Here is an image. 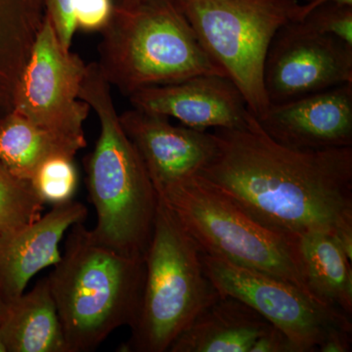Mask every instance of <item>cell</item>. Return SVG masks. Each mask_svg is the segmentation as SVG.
I'll return each instance as SVG.
<instances>
[{"mask_svg":"<svg viewBox=\"0 0 352 352\" xmlns=\"http://www.w3.org/2000/svg\"><path fill=\"white\" fill-rule=\"evenodd\" d=\"M212 132L215 150L198 173L203 179L270 230L331 234L352 256V147L280 144L252 113L240 129Z\"/></svg>","mask_w":352,"mask_h":352,"instance_id":"cell-1","label":"cell"},{"mask_svg":"<svg viewBox=\"0 0 352 352\" xmlns=\"http://www.w3.org/2000/svg\"><path fill=\"white\" fill-rule=\"evenodd\" d=\"M80 98L96 113L100 134L85 161L90 201L96 212L92 239L129 258L145 261L159 196L135 146L120 124L112 87L98 64H87Z\"/></svg>","mask_w":352,"mask_h":352,"instance_id":"cell-2","label":"cell"},{"mask_svg":"<svg viewBox=\"0 0 352 352\" xmlns=\"http://www.w3.org/2000/svg\"><path fill=\"white\" fill-rule=\"evenodd\" d=\"M65 252L47 276L68 352L96 351L122 326L135 321L145 261L95 242L83 222L68 231Z\"/></svg>","mask_w":352,"mask_h":352,"instance_id":"cell-3","label":"cell"},{"mask_svg":"<svg viewBox=\"0 0 352 352\" xmlns=\"http://www.w3.org/2000/svg\"><path fill=\"white\" fill-rule=\"evenodd\" d=\"M99 69L126 96L201 75L224 76L173 0L116 6L101 31Z\"/></svg>","mask_w":352,"mask_h":352,"instance_id":"cell-4","label":"cell"},{"mask_svg":"<svg viewBox=\"0 0 352 352\" xmlns=\"http://www.w3.org/2000/svg\"><path fill=\"white\" fill-rule=\"evenodd\" d=\"M219 296L206 274L195 241L159 197L140 307L122 351H168L176 338Z\"/></svg>","mask_w":352,"mask_h":352,"instance_id":"cell-5","label":"cell"},{"mask_svg":"<svg viewBox=\"0 0 352 352\" xmlns=\"http://www.w3.org/2000/svg\"><path fill=\"white\" fill-rule=\"evenodd\" d=\"M157 193L203 254L279 278L312 296L300 270L298 237L261 226L199 175Z\"/></svg>","mask_w":352,"mask_h":352,"instance_id":"cell-6","label":"cell"},{"mask_svg":"<svg viewBox=\"0 0 352 352\" xmlns=\"http://www.w3.org/2000/svg\"><path fill=\"white\" fill-rule=\"evenodd\" d=\"M201 47L230 78L256 119L270 104L263 85L268 48L278 30L296 21L298 0H173Z\"/></svg>","mask_w":352,"mask_h":352,"instance_id":"cell-7","label":"cell"},{"mask_svg":"<svg viewBox=\"0 0 352 352\" xmlns=\"http://www.w3.org/2000/svg\"><path fill=\"white\" fill-rule=\"evenodd\" d=\"M201 254L206 274L220 295L233 296L256 310L291 340L296 352L317 351L329 333L352 331L351 317L295 285Z\"/></svg>","mask_w":352,"mask_h":352,"instance_id":"cell-8","label":"cell"},{"mask_svg":"<svg viewBox=\"0 0 352 352\" xmlns=\"http://www.w3.org/2000/svg\"><path fill=\"white\" fill-rule=\"evenodd\" d=\"M87 64L67 50L46 16L16 89L14 111L41 129L87 143L91 108L80 98Z\"/></svg>","mask_w":352,"mask_h":352,"instance_id":"cell-9","label":"cell"},{"mask_svg":"<svg viewBox=\"0 0 352 352\" xmlns=\"http://www.w3.org/2000/svg\"><path fill=\"white\" fill-rule=\"evenodd\" d=\"M352 82V45L310 29L302 21L282 25L263 68L270 105Z\"/></svg>","mask_w":352,"mask_h":352,"instance_id":"cell-10","label":"cell"},{"mask_svg":"<svg viewBox=\"0 0 352 352\" xmlns=\"http://www.w3.org/2000/svg\"><path fill=\"white\" fill-rule=\"evenodd\" d=\"M133 108L179 120L198 131L240 129L251 111L235 83L224 76H193L129 95Z\"/></svg>","mask_w":352,"mask_h":352,"instance_id":"cell-11","label":"cell"},{"mask_svg":"<svg viewBox=\"0 0 352 352\" xmlns=\"http://www.w3.org/2000/svg\"><path fill=\"white\" fill-rule=\"evenodd\" d=\"M156 191L198 175L215 150L212 132L175 126L164 116L133 108L120 115Z\"/></svg>","mask_w":352,"mask_h":352,"instance_id":"cell-12","label":"cell"},{"mask_svg":"<svg viewBox=\"0 0 352 352\" xmlns=\"http://www.w3.org/2000/svg\"><path fill=\"white\" fill-rule=\"evenodd\" d=\"M256 120L271 138L295 149L352 147V82L270 105Z\"/></svg>","mask_w":352,"mask_h":352,"instance_id":"cell-13","label":"cell"},{"mask_svg":"<svg viewBox=\"0 0 352 352\" xmlns=\"http://www.w3.org/2000/svg\"><path fill=\"white\" fill-rule=\"evenodd\" d=\"M52 207L34 223L0 237V296L6 305L23 295L38 272L59 263L65 234L87 217V207L74 200Z\"/></svg>","mask_w":352,"mask_h":352,"instance_id":"cell-14","label":"cell"},{"mask_svg":"<svg viewBox=\"0 0 352 352\" xmlns=\"http://www.w3.org/2000/svg\"><path fill=\"white\" fill-rule=\"evenodd\" d=\"M272 324L233 296L220 295L175 340L170 352H250Z\"/></svg>","mask_w":352,"mask_h":352,"instance_id":"cell-15","label":"cell"},{"mask_svg":"<svg viewBox=\"0 0 352 352\" xmlns=\"http://www.w3.org/2000/svg\"><path fill=\"white\" fill-rule=\"evenodd\" d=\"M0 338L7 352H68L47 277L7 303Z\"/></svg>","mask_w":352,"mask_h":352,"instance_id":"cell-16","label":"cell"},{"mask_svg":"<svg viewBox=\"0 0 352 352\" xmlns=\"http://www.w3.org/2000/svg\"><path fill=\"white\" fill-rule=\"evenodd\" d=\"M303 279L319 302L351 317L352 256L337 238L325 232L298 236Z\"/></svg>","mask_w":352,"mask_h":352,"instance_id":"cell-17","label":"cell"},{"mask_svg":"<svg viewBox=\"0 0 352 352\" xmlns=\"http://www.w3.org/2000/svg\"><path fill=\"white\" fill-rule=\"evenodd\" d=\"M85 147L87 143L41 129L15 111L0 122V163L29 182L46 160L60 155L75 157Z\"/></svg>","mask_w":352,"mask_h":352,"instance_id":"cell-18","label":"cell"},{"mask_svg":"<svg viewBox=\"0 0 352 352\" xmlns=\"http://www.w3.org/2000/svg\"><path fill=\"white\" fill-rule=\"evenodd\" d=\"M44 206L31 182L12 175L0 163V237L34 223L43 215Z\"/></svg>","mask_w":352,"mask_h":352,"instance_id":"cell-19","label":"cell"},{"mask_svg":"<svg viewBox=\"0 0 352 352\" xmlns=\"http://www.w3.org/2000/svg\"><path fill=\"white\" fill-rule=\"evenodd\" d=\"M30 182L45 205L73 200L78 186L75 157L62 155L50 157L38 166Z\"/></svg>","mask_w":352,"mask_h":352,"instance_id":"cell-20","label":"cell"},{"mask_svg":"<svg viewBox=\"0 0 352 352\" xmlns=\"http://www.w3.org/2000/svg\"><path fill=\"white\" fill-rule=\"evenodd\" d=\"M310 29L352 45V6L325 4L300 20Z\"/></svg>","mask_w":352,"mask_h":352,"instance_id":"cell-21","label":"cell"},{"mask_svg":"<svg viewBox=\"0 0 352 352\" xmlns=\"http://www.w3.org/2000/svg\"><path fill=\"white\" fill-rule=\"evenodd\" d=\"M115 7V0H75L74 17L76 29L101 32L112 18Z\"/></svg>","mask_w":352,"mask_h":352,"instance_id":"cell-22","label":"cell"},{"mask_svg":"<svg viewBox=\"0 0 352 352\" xmlns=\"http://www.w3.org/2000/svg\"><path fill=\"white\" fill-rule=\"evenodd\" d=\"M74 2L75 0H46V16L52 22L58 38L67 50H71L76 30Z\"/></svg>","mask_w":352,"mask_h":352,"instance_id":"cell-23","label":"cell"},{"mask_svg":"<svg viewBox=\"0 0 352 352\" xmlns=\"http://www.w3.org/2000/svg\"><path fill=\"white\" fill-rule=\"evenodd\" d=\"M250 352H296V349L282 331L271 325L254 342Z\"/></svg>","mask_w":352,"mask_h":352,"instance_id":"cell-24","label":"cell"},{"mask_svg":"<svg viewBox=\"0 0 352 352\" xmlns=\"http://www.w3.org/2000/svg\"><path fill=\"white\" fill-rule=\"evenodd\" d=\"M351 333L349 330H336L324 340L319 352H349L351 351Z\"/></svg>","mask_w":352,"mask_h":352,"instance_id":"cell-25","label":"cell"},{"mask_svg":"<svg viewBox=\"0 0 352 352\" xmlns=\"http://www.w3.org/2000/svg\"><path fill=\"white\" fill-rule=\"evenodd\" d=\"M325 4H337V6H352V0H310L298 6L296 12V21H300L307 15L310 11L317 7L325 6Z\"/></svg>","mask_w":352,"mask_h":352,"instance_id":"cell-26","label":"cell"},{"mask_svg":"<svg viewBox=\"0 0 352 352\" xmlns=\"http://www.w3.org/2000/svg\"><path fill=\"white\" fill-rule=\"evenodd\" d=\"M146 1H148V0H115V3L117 6L129 8V7L139 6V4Z\"/></svg>","mask_w":352,"mask_h":352,"instance_id":"cell-27","label":"cell"},{"mask_svg":"<svg viewBox=\"0 0 352 352\" xmlns=\"http://www.w3.org/2000/svg\"><path fill=\"white\" fill-rule=\"evenodd\" d=\"M6 303H4L3 300H2L1 296H0V317L3 314L4 310H6Z\"/></svg>","mask_w":352,"mask_h":352,"instance_id":"cell-28","label":"cell"},{"mask_svg":"<svg viewBox=\"0 0 352 352\" xmlns=\"http://www.w3.org/2000/svg\"><path fill=\"white\" fill-rule=\"evenodd\" d=\"M0 352H7L6 344H4L1 338H0Z\"/></svg>","mask_w":352,"mask_h":352,"instance_id":"cell-29","label":"cell"},{"mask_svg":"<svg viewBox=\"0 0 352 352\" xmlns=\"http://www.w3.org/2000/svg\"><path fill=\"white\" fill-rule=\"evenodd\" d=\"M305 2L310 1V0H305Z\"/></svg>","mask_w":352,"mask_h":352,"instance_id":"cell-30","label":"cell"}]
</instances>
